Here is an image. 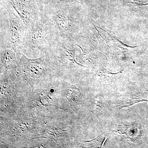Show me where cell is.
Here are the masks:
<instances>
[{"label":"cell","instance_id":"1","mask_svg":"<svg viewBox=\"0 0 148 148\" xmlns=\"http://www.w3.org/2000/svg\"><path fill=\"white\" fill-rule=\"evenodd\" d=\"M59 40L54 24L44 8L39 18L27 29L22 52L31 57L42 56Z\"/></svg>","mask_w":148,"mask_h":148},{"label":"cell","instance_id":"2","mask_svg":"<svg viewBox=\"0 0 148 148\" xmlns=\"http://www.w3.org/2000/svg\"><path fill=\"white\" fill-rule=\"evenodd\" d=\"M1 11V49H11L22 52L28 28L18 14L7 3Z\"/></svg>","mask_w":148,"mask_h":148},{"label":"cell","instance_id":"3","mask_svg":"<svg viewBox=\"0 0 148 148\" xmlns=\"http://www.w3.org/2000/svg\"><path fill=\"white\" fill-rule=\"evenodd\" d=\"M45 10L54 24L59 40L66 46L72 44L79 27L78 14L65 4H51L45 7Z\"/></svg>","mask_w":148,"mask_h":148},{"label":"cell","instance_id":"4","mask_svg":"<svg viewBox=\"0 0 148 148\" xmlns=\"http://www.w3.org/2000/svg\"><path fill=\"white\" fill-rule=\"evenodd\" d=\"M18 56L20 72L24 76L32 79H38L49 75L53 71L54 66L48 52L39 58H30L21 51Z\"/></svg>","mask_w":148,"mask_h":148},{"label":"cell","instance_id":"5","mask_svg":"<svg viewBox=\"0 0 148 148\" xmlns=\"http://www.w3.org/2000/svg\"><path fill=\"white\" fill-rule=\"evenodd\" d=\"M34 1L8 0L6 3L14 9L28 28L37 21L44 10L45 7L38 5Z\"/></svg>","mask_w":148,"mask_h":148},{"label":"cell","instance_id":"6","mask_svg":"<svg viewBox=\"0 0 148 148\" xmlns=\"http://www.w3.org/2000/svg\"><path fill=\"white\" fill-rule=\"evenodd\" d=\"M19 65L16 53L11 49H1V72L2 73L16 70Z\"/></svg>","mask_w":148,"mask_h":148},{"label":"cell","instance_id":"7","mask_svg":"<svg viewBox=\"0 0 148 148\" xmlns=\"http://www.w3.org/2000/svg\"><path fill=\"white\" fill-rule=\"evenodd\" d=\"M65 133V130L59 128L49 127L45 132L44 135L45 137L52 139L56 142V138L62 137Z\"/></svg>","mask_w":148,"mask_h":148}]
</instances>
